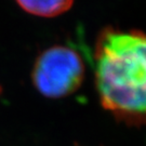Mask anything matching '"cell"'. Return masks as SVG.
Listing matches in <instances>:
<instances>
[{
  "label": "cell",
  "instance_id": "obj_2",
  "mask_svg": "<svg viewBox=\"0 0 146 146\" xmlns=\"http://www.w3.org/2000/svg\"><path fill=\"white\" fill-rule=\"evenodd\" d=\"M84 73V63L77 51L65 46H53L35 61L31 80L43 96L60 99L78 90Z\"/></svg>",
  "mask_w": 146,
  "mask_h": 146
},
{
  "label": "cell",
  "instance_id": "obj_4",
  "mask_svg": "<svg viewBox=\"0 0 146 146\" xmlns=\"http://www.w3.org/2000/svg\"><path fill=\"white\" fill-rule=\"evenodd\" d=\"M0 93H1V88H0Z\"/></svg>",
  "mask_w": 146,
  "mask_h": 146
},
{
  "label": "cell",
  "instance_id": "obj_3",
  "mask_svg": "<svg viewBox=\"0 0 146 146\" xmlns=\"http://www.w3.org/2000/svg\"><path fill=\"white\" fill-rule=\"evenodd\" d=\"M23 10L36 16L54 17L67 12L74 0H16Z\"/></svg>",
  "mask_w": 146,
  "mask_h": 146
},
{
  "label": "cell",
  "instance_id": "obj_1",
  "mask_svg": "<svg viewBox=\"0 0 146 146\" xmlns=\"http://www.w3.org/2000/svg\"><path fill=\"white\" fill-rule=\"evenodd\" d=\"M94 84L103 108L128 125H146V33L105 27L93 52Z\"/></svg>",
  "mask_w": 146,
  "mask_h": 146
}]
</instances>
